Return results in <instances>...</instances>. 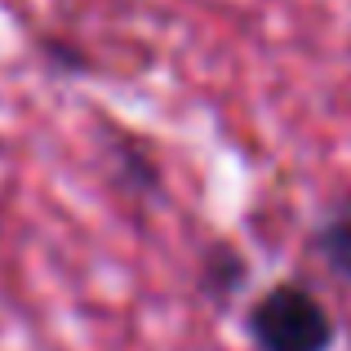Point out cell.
I'll use <instances>...</instances> for the list:
<instances>
[{"mask_svg":"<svg viewBox=\"0 0 351 351\" xmlns=\"http://www.w3.org/2000/svg\"><path fill=\"white\" fill-rule=\"evenodd\" d=\"M254 338L263 351H325L334 329L329 316L311 293L276 289L254 311Z\"/></svg>","mask_w":351,"mask_h":351,"instance_id":"obj_1","label":"cell"},{"mask_svg":"<svg viewBox=\"0 0 351 351\" xmlns=\"http://www.w3.org/2000/svg\"><path fill=\"white\" fill-rule=\"evenodd\" d=\"M329 254H334V263L343 267V271H351V227L329 236Z\"/></svg>","mask_w":351,"mask_h":351,"instance_id":"obj_2","label":"cell"}]
</instances>
